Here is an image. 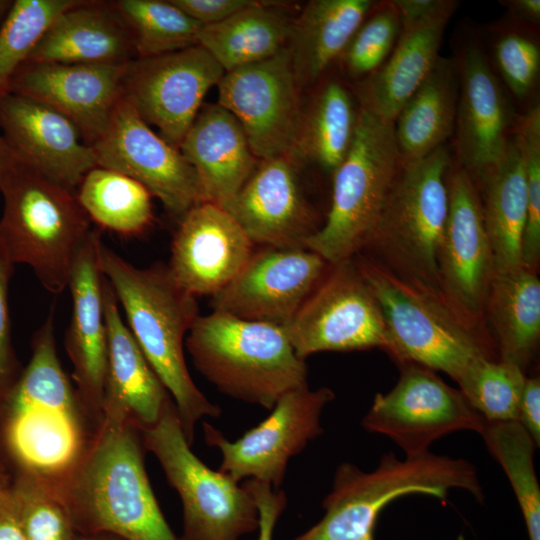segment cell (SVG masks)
Wrapping results in <instances>:
<instances>
[{
    "mask_svg": "<svg viewBox=\"0 0 540 540\" xmlns=\"http://www.w3.org/2000/svg\"><path fill=\"white\" fill-rule=\"evenodd\" d=\"M180 152L194 168L204 202L224 207L253 173L259 159L237 119L217 104H203Z\"/></svg>",
    "mask_w": 540,
    "mask_h": 540,
    "instance_id": "4316f807",
    "label": "cell"
},
{
    "mask_svg": "<svg viewBox=\"0 0 540 540\" xmlns=\"http://www.w3.org/2000/svg\"><path fill=\"white\" fill-rule=\"evenodd\" d=\"M0 131L22 162L70 191L97 166L78 128L35 99L14 93L0 98Z\"/></svg>",
    "mask_w": 540,
    "mask_h": 540,
    "instance_id": "44dd1931",
    "label": "cell"
},
{
    "mask_svg": "<svg viewBox=\"0 0 540 540\" xmlns=\"http://www.w3.org/2000/svg\"><path fill=\"white\" fill-rule=\"evenodd\" d=\"M11 481L0 465V495L10 487Z\"/></svg>",
    "mask_w": 540,
    "mask_h": 540,
    "instance_id": "11a10c76",
    "label": "cell"
},
{
    "mask_svg": "<svg viewBox=\"0 0 540 540\" xmlns=\"http://www.w3.org/2000/svg\"><path fill=\"white\" fill-rule=\"evenodd\" d=\"M448 185L449 214L437 256L438 287L447 302L480 329L494 275L481 198L475 180L455 162Z\"/></svg>",
    "mask_w": 540,
    "mask_h": 540,
    "instance_id": "ac0fdd59",
    "label": "cell"
},
{
    "mask_svg": "<svg viewBox=\"0 0 540 540\" xmlns=\"http://www.w3.org/2000/svg\"><path fill=\"white\" fill-rule=\"evenodd\" d=\"M493 71L509 97L526 106L538 104L540 42L538 28L509 17L479 34Z\"/></svg>",
    "mask_w": 540,
    "mask_h": 540,
    "instance_id": "d590c367",
    "label": "cell"
},
{
    "mask_svg": "<svg viewBox=\"0 0 540 540\" xmlns=\"http://www.w3.org/2000/svg\"><path fill=\"white\" fill-rule=\"evenodd\" d=\"M76 540H125L116 535L109 533H97V534H88L81 535L78 534Z\"/></svg>",
    "mask_w": 540,
    "mask_h": 540,
    "instance_id": "f5cc1de1",
    "label": "cell"
},
{
    "mask_svg": "<svg viewBox=\"0 0 540 540\" xmlns=\"http://www.w3.org/2000/svg\"><path fill=\"white\" fill-rule=\"evenodd\" d=\"M136 55L109 2L83 0L50 25L27 61L123 65Z\"/></svg>",
    "mask_w": 540,
    "mask_h": 540,
    "instance_id": "83f0119b",
    "label": "cell"
},
{
    "mask_svg": "<svg viewBox=\"0 0 540 540\" xmlns=\"http://www.w3.org/2000/svg\"><path fill=\"white\" fill-rule=\"evenodd\" d=\"M485 312L499 358L526 372L540 337V280L536 272L521 267L494 273Z\"/></svg>",
    "mask_w": 540,
    "mask_h": 540,
    "instance_id": "1f68e13d",
    "label": "cell"
},
{
    "mask_svg": "<svg viewBox=\"0 0 540 540\" xmlns=\"http://www.w3.org/2000/svg\"><path fill=\"white\" fill-rule=\"evenodd\" d=\"M402 30L393 0L376 1L337 60L344 78L357 83L388 59Z\"/></svg>",
    "mask_w": 540,
    "mask_h": 540,
    "instance_id": "b9f144b4",
    "label": "cell"
},
{
    "mask_svg": "<svg viewBox=\"0 0 540 540\" xmlns=\"http://www.w3.org/2000/svg\"><path fill=\"white\" fill-rule=\"evenodd\" d=\"M334 398L328 387L303 385L284 394L266 419L236 441L204 423L205 442L220 450L219 471L234 481L255 479L278 489L289 460L323 433L321 415Z\"/></svg>",
    "mask_w": 540,
    "mask_h": 540,
    "instance_id": "4fadbf2b",
    "label": "cell"
},
{
    "mask_svg": "<svg viewBox=\"0 0 540 540\" xmlns=\"http://www.w3.org/2000/svg\"><path fill=\"white\" fill-rule=\"evenodd\" d=\"M77 200L90 220L122 235L143 232L152 222V195L139 182L96 166L78 186Z\"/></svg>",
    "mask_w": 540,
    "mask_h": 540,
    "instance_id": "e575fe53",
    "label": "cell"
},
{
    "mask_svg": "<svg viewBox=\"0 0 540 540\" xmlns=\"http://www.w3.org/2000/svg\"><path fill=\"white\" fill-rule=\"evenodd\" d=\"M400 367L395 386L387 393H377L363 417L361 425L366 431L387 436L406 457L429 452L433 442L453 432H483L487 421L459 389L423 366Z\"/></svg>",
    "mask_w": 540,
    "mask_h": 540,
    "instance_id": "7c38bea8",
    "label": "cell"
},
{
    "mask_svg": "<svg viewBox=\"0 0 540 540\" xmlns=\"http://www.w3.org/2000/svg\"><path fill=\"white\" fill-rule=\"evenodd\" d=\"M453 59L459 78L455 156L476 180L501 158L520 114L493 71L479 34L465 31Z\"/></svg>",
    "mask_w": 540,
    "mask_h": 540,
    "instance_id": "2e32d148",
    "label": "cell"
},
{
    "mask_svg": "<svg viewBox=\"0 0 540 540\" xmlns=\"http://www.w3.org/2000/svg\"><path fill=\"white\" fill-rule=\"evenodd\" d=\"M0 540H26L10 487L0 495Z\"/></svg>",
    "mask_w": 540,
    "mask_h": 540,
    "instance_id": "c3c4849f",
    "label": "cell"
},
{
    "mask_svg": "<svg viewBox=\"0 0 540 540\" xmlns=\"http://www.w3.org/2000/svg\"><path fill=\"white\" fill-rule=\"evenodd\" d=\"M475 182L492 250L494 273L523 267L521 246L528 195L523 158L515 132L501 158Z\"/></svg>",
    "mask_w": 540,
    "mask_h": 540,
    "instance_id": "f546056e",
    "label": "cell"
},
{
    "mask_svg": "<svg viewBox=\"0 0 540 540\" xmlns=\"http://www.w3.org/2000/svg\"><path fill=\"white\" fill-rule=\"evenodd\" d=\"M253 242L222 207L202 202L182 217L167 264L177 284L193 296H213L242 269Z\"/></svg>",
    "mask_w": 540,
    "mask_h": 540,
    "instance_id": "cb8c5ba5",
    "label": "cell"
},
{
    "mask_svg": "<svg viewBox=\"0 0 540 540\" xmlns=\"http://www.w3.org/2000/svg\"><path fill=\"white\" fill-rule=\"evenodd\" d=\"M291 155L259 160L239 192L224 206L253 244L305 248L314 234V213L301 189Z\"/></svg>",
    "mask_w": 540,
    "mask_h": 540,
    "instance_id": "7402d4cb",
    "label": "cell"
},
{
    "mask_svg": "<svg viewBox=\"0 0 540 540\" xmlns=\"http://www.w3.org/2000/svg\"><path fill=\"white\" fill-rule=\"evenodd\" d=\"M499 3L506 8L509 18L528 26L539 27V0H504Z\"/></svg>",
    "mask_w": 540,
    "mask_h": 540,
    "instance_id": "681fc988",
    "label": "cell"
},
{
    "mask_svg": "<svg viewBox=\"0 0 540 540\" xmlns=\"http://www.w3.org/2000/svg\"><path fill=\"white\" fill-rule=\"evenodd\" d=\"M186 348L195 368L221 393L272 409L307 383V365L283 327L213 311L199 315Z\"/></svg>",
    "mask_w": 540,
    "mask_h": 540,
    "instance_id": "8992f818",
    "label": "cell"
},
{
    "mask_svg": "<svg viewBox=\"0 0 540 540\" xmlns=\"http://www.w3.org/2000/svg\"><path fill=\"white\" fill-rule=\"evenodd\" d=\"M0 192V240L11 260L28 265L50 293H62L92 230L76 195L17 156Z\"/></svg>",
    "mask_w": 540,
    "mask_h": 540,
    "instance_id": "52a82bcc",
    "label": "cell"
},
{
    "mask_svg": "<svg viewBox=\"0 0 540 540\" xmlns=\"http://www.w3.org/2000/svg\"><path fill=\"white\" fill-rule=\"evenodd\" d=\"M353 258L381 307L385 351L400 366L420 365L457 381L476 360L499 358L495 343L439 291L395 273L372 256Z\"/></svg>",
    "mask_w": 540,
    "mask_h": 540,
    "instance_id": "277c9868",
    "label": "cell"
},
{
    "mask_svg": "<svg viewBox=\"0 0 540 540\" xmlns=\"http://www.w3.org/2000/svg\"><path fill=\"white\" fill-rule=\"evenodd\" d=\"M31 347L29 363L0 397L2 436L17 472L60 486L91 441L88 423L94 425L58 358L52 315Z\"/></svg>",
    "mask_w": 540,
    "mask_h": 540,
    "instance_id": "6da1fadb",
    "label": "cell"
},
{
    "mask_svg": "<svg viewBox=\"0 0 540 540\" xmlns=\"http://www.w3.org/2000/svg\"><path fill=\"white\" fill-rule=\"evenodd\" d=\"M526 372L500 358L473 362L456 381L469 404L487 422L518 421Z\"/></svg>",
    "mask_w": 540,
    "mask_h": 540,
    "instance_id": "ab89813d",
    "label": "cell"
},
{
    "mask_svg": "<svg viewBox=\"0 0 540 540\" xmlns=\"http://www.w3.org/2000/svg\"><path fill=\"white\" fill-rule=\"evenodd\" d=\"M224 74L218 62L195 45L128 62L122 95L148 125L156 126L160 136L179 149L204 97Z\"/></svg>",
    "mask_w": 540,
    "mask_h": 540,
    "instance_id": "9a60e30c",
    "label": "cell"
},
{
    "mask_svg": "<svg viewBox=\"0 0 540 540\" xmlns=\"http://www.w3.org/2000/svg\"><path fill=\"white\" fill-rule=\"evenodd\" d=\"M12 5H13V1L11 0H0V27L2 23L4 22Z\"/></svg>",
    "mask_w": 540,
    "mask_h": 540,
    "instance_id": "db71d44e",
    "label": "cell"
},
{
    "mask_svg": "<svg viewBox=\"0 0 540 540\" xmlns=\"http://www.w3.org/2000/svg\"><path fill=\"white\" fill-rule=\"evenodd\" d=\"M83 0H15L0 27V98L44 33L67 9Z\"/></svg>",
    "mask_w": 540,
    "mask_h": 540,
    "instance_id": "f35d334b",
    "label": "cell"
},
{
    "mask_svg": "<svg viewBox=\"0 0 540 540\" xmlns=\"http://www.w3.org/2000/svg\"><path fill=\"white\" fill-rule=\"evenodd\" d=\"M138 57L163 55L198 45L200 23L171 0L109 1Z\"/></svg>",
    "mask_w": 540,
    "mask_h": 540,
    "instance_id": "8d00e7d4",
    "label": "cell"
},
{
    "mask_svg": "<svg viewBox=\"0 0 540 540\" xmlns=\"http://www.w3.org/2000/svg\"><path fill=\"white\" fill-rule=\"evenodd\" d=\"M102 244L100 232L92 229L73 263L67 286L72 297V316L65 337L75 389L95 428L102 418L108 366L104 274L100 264Z\"/></svg>",
    "mask_w": 540,
    "mask_h": 540,
    "instance_id": "ffe728a7",
    "label": "cell"
},
{
    "mask_svg": "<svg viewBox=\"0 0 540 540\" xmlns=\"http://www.w3.org/2000/svg\"><path fill=\"white\" fill-rule=\"evenodd\" d=\"M402 25L419 21L430 15L439 5L440 0H393Z\"/></svg>",
    "mask_w": 540,
    "mask_h": 540,
    "instance_id": "f907efd6",
    "label": "cell"
},
{
    "mask_svg": "<svg viewBox=\"0 0 540 540\" xmlns=\"http://www.w3.org/2000/svg\"><path fill=\"white\" fill-rule=\"evenodd\" d=\"M527 184V219L522 238L521 258L524 268L535 271L540 257V148L527 146L523 152Z\"/></svg>",
    "mask_w": 540,
    "mask_h": 540,
    "instance_id": "7bdbcfd3",
    "label": "cell"
},
{
    "mask_svg": "<svg viewBox=\"0 0 540 540\" xmlns=\"http://www.w3.org/2000/svg\"><path fill=\"white\" fill-rule=\"evenodd\" d=\"M217 87V103L237 119L257 159L292 154L304 108L286 47L225 72Z\"/></svg>",
    "mask_w": 540,
    "mask_h": 540,
    "instance_id": "5bb4252c",
    "label": "cell"
},
{
    "mask_svg": "<svg viewBox=\"0 0 540 540\" xmlns=\"http://www.w3.org/2000/svg\"><path fill=\"white\" fill-rule=\"evenodd\" d=\"M103 307L108 366L101 420L129 423L141 431L159 420L172 397L125 324L105 276Z\"/></svg>",
    "mask_w": 540,
    "mask_h": 540,
    "instance_id": "d4e9b609",
    "label": "cell"
},
{
    "mask_svg": "<svg viewBox=\"0 0 540 540\" xmlns=\"http://www.w3.org/2000/svg\"><path fill=\"white\" fill-rule=\"evenodd\" d=\"M375 3L312 0L292 19L286 48L302 91L323 79Z\"/></svg>",
    "mask_w": 540,
    "mask_h": 540,
    "instance_id": "f1b7e54d",
    "label": "cell"
},
{
    "mask_svg": "<svg viewBox=\"0 0 540 540\" xmlns=\"http://www.w3.org/2000/svg\"><path fill=\"white\" fill-rule=\"evenodd\" d=\"M403 167L394 122L360 108L350 149L333 173L327 219L306 240L305 248L328 264L359 254L368 245Z\"/></svg>",
    "mask_w": 540,
    "mask_h": 540,
    "instance_id": "ba28073f",
    "label": "cell"
},
{
    "mask_svg": "<svg viewBox=\"0 0 540 540\" xmlns=\"http://www.w3.org/2000/svg\"><path fill=\"white\" fill-rule=\"evenodd\" d=\"M455 489L483 499L477 470L465 459L430 451L399 459L389 452L369 472L344 462L323 500L324 516L293 540H375L379 516L394 500L409 495L444 500Z\"/></svg>",
    "mask_w": 540,
    "mask_h": 540,
    "instance_id": "5b68a950",
    "label": "cell"
},
{
    "mask_svg": "<svg viewBox=\"0 0 540 540\" xmlns=\"http://www.w3.org/2000/svg\"><path fill=\"white\" fill-rule=\"evenodd\" d=\"M518 422L526 429L537 447L540 444V380L527 377L519 404Z\"/></svg>",
    "mask_w": 540,
    "mask_h": 540,
    "instance_id": "7dc6e473",
    "label": "cell"
},
{
    "mask_svg": "<svg viewBox=\"0 0 540 540\" xmlns=\"http://www.w3.org/2000/svg\"><path fill=\"white\" fill-rule=\"evenodd\" d=\"M457 6V1L440 0L427 17L402 25L385 63L367 78L352 84L360 108L382 120L395 121L440 56L445 28Z\"/></svg>",
    "mask_w": 540,
    "mask_h": 540,
    "instance_id": "484cf974",
    "label": "cell"
},
{
    "mask_svg": "<svg viewBox=\"0 0 540 540\" xmlns=\"http://www.w3.org/2000/svg\"><path fill=\"white\" fill-rule=\"evenodd\" d=\"M15 159L16 155L0 133V187Z\"/></svg>",
    "mask_w": 540,
    "mask_h": 540,
    "instance_id": "816d5d0a",
    "label": "cell"
},
{
    "mask_svg": "<svg viewBox=\"0 0 540 540\" xmlns=\"http://www.w3.org/2000/svg\"><path fill=\"white\" fill-rule=\"evenodd\" d=\"M10 491L26 540H76L78 534L60 486L17 472Z\"/></svg>",
    "mask_w": 540,
    "mask_h": 540,
    "instance_id": "60d3db41",
    "label": "cell"
},
{
    "mask_svg": "<svg viewBox=\"0 0 540 540\" xmlns=\"http://www.w3.org/2000/svg\"><path fill=\"white\" fill-rule=\"evenodd\" d=\"M480 435L511 484L529 540H540V488L534 467L538 447L518 421L487 422Z\"/></svg>",
    "mask_w": 540,
    "mask_h": 540,
    "instance_id": "74e56055",
    "label": "cell"
},
{
    "mask_svg": "<svg viewBox=\"0 0 540 540\" xmlns=\"http://www.w3.org/2000/svg\"><path fill=\"white\" fill-rule=\"evenodd\" d=\"M126 64H62L26 61L10 93L40 101L68 118L92 146L104 133L122 96Z\"/></svg>",
    "mask_w": 540,
    "mask_h": 540,
    "instance_id": "603a6c76",
    "label": "cell"
},
{
    "mask_svg": "<svg viewBox=\"0 0 540 540\" xmlns=\"http://www.w3.org/2000/svg\"><path fill=\"white\" fill-rule=\"evenodd\" d=\"M280 6L256 1L219 23L203 26L198 45L225 72L266 60L287 45L292 19Z\"/></svg>",
    "mask_w": 540,
    "mask_h": 540,
    "instance_id": "d6a6232c",
    "label": "cell"
},
{
    "mask_svg": "<svg viewBox=\"0 0 540 540\" xmlns=\"http://www.w3.org/2000/svg\"><path fill=\"white\" fill-rule=\"evenodd\" d=\"M100 264L124 309L129 330L171 395L191 445L196 423L221 414L219 405L195 385L185 362V336L199 316L196 297L177 284L167 264L138 268L104 244Z\"/></svg>",
    "mask_w": 540,
    "mask_h": 540,
    "instance_id": "7a4b0ae2",
    "label": "cell"
},
{
    "mask_svg": "<svg viewBox=\"0 0 540 540\" xmlns=\"http://www.w3.org/2000/svg\"><path fill=\"white\" fill-rule=\"evenodd\" d=\"M257 0H171L202 26L219 23L253 5Z\"/></svg>",
    "mask_w": 540,
    "mask_h": 540,
    "instance_id": "bcb514c9",
    "label": "cell"
},
{
    "mask_svg": "<svg viewBox=\"0 0 540 540\" xmlns=\"http://www.w3.org/2000/svg\"><path fill=\"white\" fill-rule=\"evenodd\" d=\"M308 107L303 109L291 156L307 160L333 175L352 144L359 104L338 78L321 79Z\"/></svg>",
    "mask_w": 540,
    "mask_h": 540,
    "instance_id": "836d02e7",
    "label": "cell"
},
{
    "mask_svg": "<svg viewBox=\"0 0 540 540\" xmlns=\"http://www.w3.org/2000/svg\"><path fill=\"white\" fill-rule=\"evenodd\" d=\"M453 164L445 144L404 165L366 246L395 273L437 291V256L449 214Z\"/></svg>",
    "mask_w": 540,
    "mask_h": 540,
    "instance_id": "9c48e42d",
    "label": "cell"
},
{
    "mask_svg": "<svg viewBox=\"0 0 540 540\" xmlns=\"http://www.w3.org/2000/svg\"><path fill=\"white\" fill-rule=\"evenodd\" d=\"M329 269L284 327L296 354L387 348L381 307L354 258Z\"/></svg>",
    "mask_w": 540,
    "mask_h": 540,
    "instance_id": "8fae6325",
    "label": "cell"
},
{
    "mask_svg": "<svg viewBox=\"0 0 540 540\" xmlns=\"http://www.w3.org/2000/svg\"><path fill=\"white\" fill-rule=\"evenodd\" d=\"M243 486L253 497L259 513L258 540H273L276 523L287 506L286 494L271 485L247 479Z\"/></svg>",
    "mask_w": 540,
    "mask_h": 540,
    "instance_id": "f6af8a7d",
    "label": "cell"
},
{
    "mask_svg": "<svg viewBox=\"0 0 540 540\" xmlns=\"http://www.w3.org/2000/svg\"><path fill=\"white\" fill-rule=\"evenodd\" d=\"M458 93L455 60L440 55L394 121L404 165L427 157L453 136Z\"/></svg>",
    "mask_w": 540,
    "mask_h": 540,
    "instance_id": "4dcf8cb0",
    "label": "cell"
},
{
    "mask_svg": "<svg viewBox=\"0 0 540 540\" xmlns=\"http://www.w3.org/2000/svg\"><path fill=\"white\" fill-rule=\"evenodd\" d=\"M139 429L101 420L60 488L77 534L125 540H180L167 523L144 465Z\"/></svg>",
    "mask_w": 540,
    "mask_h": 540,
    "instance_id": "3957f363",
    "label": "cell"
},
{
    "mask_svg": "<svg viewBox=\"0 0 540 540\" xmlns=\"http://www.w3.org/2000/svg\"><path fill=\"white\" fill-rule=\"evenodd\" d=\"M329 265L307 248L265 247L253 251L237 275L212 296L213 311L284 328Z\"/></svg>",
    "mask_w": 540,
    "mask_h": 540,
    "instance_id": "d6986e66",
    "label": "cell"
},
{
    "mask_svg": "<svg viewBox=\"0 0 540 540\" xmlns=\"http://www.w3.org/2000/svg\"><path fill=\"white\" fill-rule=\"evenodd\" d=\"M183 508L180 540H239L259 527L255 501L243 485L209 468L191 450L173 399L159 420L140 431Z\"/></svg>",
    "mask_w": 540,
    "mask_h": 540,
    "instance_id": "30bf717a",
    "label": "cell"
},
{
    "mask_svg": "<svg viewBox=\"0 0 540 540\" xmlns=\"http://www.w3.org/2000/svg\"><path fill=\"white\" fill-rule=\"evenodd\" d=\"M92 147L97 166L136 180L180 218L204 202L194 168L179 149L149 127L123 95Z\"/></svg>",
    "mask_w": 540,
    "mask_h": 540,
    "instance_id": "e0dca14e",
    "label": "cell"
},
{
    "mask_svg": "<svg viewBox=\"0 0 540 540\" xmlns=\"http://www.w3.org/2000/svg\"><path fill=\"white\" fill-rule=\"evenodd\" d=\"M14 263L0 240V397L14 384L21 371L11 336L8 288Z\"/></svg>",
    "mask_w": 540,
    "mask_h": 540,
    "instance_id": "ee69618b",
    "label": "cell"
}]
</instances>
